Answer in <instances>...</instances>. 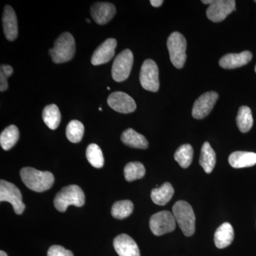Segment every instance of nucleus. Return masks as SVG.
Returning a JSON list of instances; mask_svg holds the SVG:
<instances>
[{
  "label": "nucleus",
  "mask_w": 256,
  "mask_h": 256,
  "mask_svg": "<svg viewBox=\"0 0 256 256\" xmlns=\"http://www.w3.org/2000/svg\"><path fill=\"white\" fill-rule=\"evenodd\" d=\"M215 0H202V2L205 4H212L214 2Z\"/></svg>",
  "instance_id": "nucleus-34"
},
{
  "label": "nucleus",
  "mask_w": 256,
  "mask_h": 256,
  "mask_svg": "<svg viewBox=\"0 0 256 256\" xmlns=\"http://www.w3.org/2000/svg\"><path fill=\"white\" fill-rule=\"evenodd\" d=\"M108 104L111 108L121 114H130L136 110V102L132 97L124 92H114L109 96Z\"/></svg>",
  "instance_id": "nucleus-12"
},
{
  "label": "nucleus",
  "mask_w": 256,
  "mask_h": 256,
  "mask_svg": "<svg viewBox=\"0 0 256 256\" xmlns=\"http://www.w3.org/2000/svg\"><path fill=\"white\" fill-rule=\"evenodd\" d=\"M42 118L50 129H57L60 126L62 119V114L58 106L55 104L46 106L42 112Z\"/></svg>",
  "instance_id": "nucleus-23"
},
{
  "label": "nucleus",
  "mask_w": 256,
  "mask_h": 256,
  "mask_svg": "<svg viewBox=\"0 0 256 256\" xmlns=\"http://www.w3.org/2000/svg\"><path fill=\"white\" fill-rule=\"evenodd\" d=\"M216 162V153L212 149L210 143L205 142L202 146L200 164L207 174H210L213 171Z\"/></svg>",
  "instance_id": "nucleus-22"
},
{
  "label": "nucleus",
  "mask_w": 256,
  "mask_h": 256,
  "mask_svg": "<svg viewBox=\"0 0 256 256\" xmlns=\"http://www.w3.org/2000/svg\"><path fill=\"white\" fill-rule=\"evenodd\" d=\"M235 10L234 0H217L207 8L206 16L214 22H220Z\"/></svg>",
  "instance_id": "nucleus-10"
},
{
  "label": "nucleus",
  "mask_w": 256,
  "mask_h": 256,
  "mask_svg": "<svg viewBox=\"0 0 256 256\" xmlns=\"http://www.w3.org/2000/svg\"><path fill=\"white\" fill-rule=\"evenodd\" d=\"M86 20L87 22L90 23V20L89 18H86Z\"/></svg>",
  "instance_id": "nucleus-36"
},
{
  "label": "nucleus",
  "mask_w": 256,
  "mask_h": 256,
  "mask_svg": "<svg viewBox=\"0 0 256 256\" xmlns=\"http://www.w3.org/2000/svg\"><path fill=\"white\" fill-rule=\"evenodd\" d=\"M218 98L216 92H206L202 94L194 104L192 116L195 119H203L212 112Z\"/></svg>",
  "instance_id": "nucleus-11"
},
{
  "label": "nucleus",
  "mask_w": 256,
  "mask_h": 256,
  "mask_svg": "<svg viewBox=\"0 0 256 256\" xmlns=\"http://www.w3.org/2000/svg\"><path fill=\"white\" fill-rule=\"evenodd\" d=\"M66 134L70 142H79L84 137V126L80 121L74 120L70 121L67 126Z\"/></svg>",
  "instance_id": "nucleus-30"
},
{
  "label": "nucleus",
  "mask_w": 256,
  "mask_h": 256,
  "mask_svg": "<svg viewBox=\"0 0 256 256\" xmlns=\"http://www.w3.org/2000/svg\"><path fill=\"white\" fill-rule=\"evenodd\" d=\"M252 58V53L249 50H245L239 54H228L220 58V65L225 69L239 68L248 64Z\"/></svg>",
  "instance_id": "nucleus-17"
},
{
  "label": "nucleus",
  "mask_w": 256,
  "mask_h": 256,
  "mask_svg": "<svg viewBox=\"0 0 256 256\" xmlns=\"http://www.w3.org/2000/svg\"><path fill=\"white\" fill-rule=\"evenodd\" d=\"M88 161L97 169H100L104 165V156L100 146L96 144H90L86 149Z\"/></svg>",
  "instance_id": "nucleus-29"
},
{
  "label": "nucleus",
  "mask_w": 256,
  "mask_h": 256,
  "mask_svg": "<svg viewBox=\"0 0 256 256\" xmlns=\"http://www.w3.org/2000/svg\"><path fill=\"white\" fill-rule=\"evenodd\" d=\"M20 138V131L14 124L5 128L0 134V144L2 148L8 151L12 148Z\"/></svg>",
  "instance_id": "nucleus-24"
},
{
  "label": "nucleus",
  "mask_w": 256,
  "mask_h": 256,
  "mask_svg": "<svg viewBox=\"0 0 256 256\" xmlns=\"http://www.w3.org/2000/svg\"><path fill=\"white\" fill-rule=\"evenodd\" d=\"M47 256H74V254L70 250H66L63 246L55 245L50 248Z\"/></svg>",
  "instance_id": "nucleus-32"
},
{
  "label": "nucleus",
  "mask_w": 256,
  "mask_h": 256,
  "mask_svg": "<svg viewBox=\"0 0 256 256\" xmlns=\"http://www.w3.org/2000/svg\"><path fill=\"white\" fill-rule=\"evenodd\" d=\"M133 62L132 52L124 50L119 54L114 60L112 66V77L116 82H122L129 77L132 70Z\"/></svg>",
  "instance_id": "nucleus-6"
},
{
  "label": "nucleus",
  "mask_w": 256,
  "mask_h": 256,
  "mask_svg": "<svg viewBox=\"0 0 256 256\" xmlns=\"http://www.w3.org/2000/svg\"><path fill=\"white\" fill-rule=\"evenodd\" d=\"M0 256H8V254L4 252H3V250H1V252H0Z\"/></svg>",
  "instance_id": "nucleus-35"
},
{
  "label": "nucleus",
  "mask_w": 256,
  "mask_h": 256,
  "mask_svg": "<svg viewBox=\"0 0 256 256\" xmlns=\"http://www.w3.org/2000/svg\"><path fill=\"white\" fill-rule=\"evenodd\" d=\"M150 228L152 234L158 236L171 233L176 228V220L171 212L162 210L152 216Z\"/></svg>",
  "instance_id": "nucleus-7"
},
{
  "label": "nucleus",
  "mask_w": 256,
  "mask_h": 256,
  "mask_svg": "<svg viewBox=\"0 0 256 256\" xmlns=\"http://www.w3.org/2000/svg\"><path fill=\"white\" fill-rule=\"evenodd\" d=\"M99 110L102 111V108H99Z\"/></svg>",
  "instance_id": "nucleus-38"
},
{
  "label": "nucleus",
  "mask_w": 256,
  "mask_h": 256,
  "mask_svg": "<svg viewBox=\"0 0 256 256\" xmlns=\"http://www.w3.org/2000/svg\"><path fill=\"white\" fill-rule=\"evenodd\" d=\"M3 30L8 41L12 42L18 36V23L16 13L10 5L4 6L2 16Z\"/></svg>",
  "instance_id": "nucleus-16"
},
{
  "label": "nucleus",
  "mask_w": 256,
  "mask_h": 256,
  "mask_svg": "<svg viewBox=\"0 0 256 256\" xmlns=\"http://www.w3.org/2000/svg\"><path fill=\"white\" fill-rule=\"evenodd\" d=\"M20 176L26 188L36 192L47 191L54 183V176L52 172L40 171L33 168H22Z\"/></svg>",
  "instance_id": "nucleus-1"
},
{
  "label": "nucleus",
  "mask_w": 256,
  "mask_h": 256,
  "mask_svg": "<svg viewBox=\"0 0 256 256\" xmlns=\"http://www.w3.org/2000/svg\"><path fill=\"white\" fill-rule=\"evenodd\" d=\"M174 188L170 182H165L159 188H153L151 192V198L156 204L164 206L172 198Z\"/></svg>",
  "instance_id": "nucleus-21"
},
{
  "label": "nucleus",
  "mask_w": 256,
  "mask_h": 256,
  "mask_svg": "<svg viewBox=\"0 0 256 256\" xmlns=\"http://www.w3.org/2000/svg\"><path fill=\"white\" fill-rule=\"evenodd\" d=\"M255 70H256V67H255Z\"/></svg>",
  "instance_id": "nucleus-39"
},
{
  "label": "nucleus",
  "mask_w": 256,
  "mask_h": 256,
  "mask_svg": "<svg viewBox=\"0 0 256 256\" xmlns=\"http://www.w3.org/2000/svg\"><path fill=\"white\" fill-rule=\"evenodd\" d=\"M121 140L126 146L138 149H146L149 146L146 137L132 128H128L122 132Z\"/></svg>",
  "instance_id": "nucleus-20"
},
{
  "label": "nucleus",
  "mask_w": 256,
  "mask_h": 256,
  "mask_svg": "<svg viewBox=\"0 0 256 256\" xmlns=\"http://www.w3.org/2000/svg\"><path fill=\"white\" fill-rule=\"evenodd\" d=\"M54 204L58 212H64L70 205L77 207L84 206L85 194L82 188L77 185H69L62 188L56 195Z\"/></svg>",
  "instance_id": "nucleus-3"
},
{
  "label": "nucleus",
  "mask_w": 256,
  "mask_h": 256,
  "mask_svg": "<svg viewBox=\"0 0 256 256\" xmlns=\"http://www.w3.org/2000/svg\"><path fill=\"white\" fill-rule=\"evenodd\" d=\"M14 70L10 65H1L0 67V90L5 92L8 88V78L12 75Z\"/></svg>",
  "instance_id": "nucleus-31"
},
{
  "label": "nucleus",
  "mask_w": 256,
  "mask_h": 256,
  "mask_svg": "<svg viewBox=\"0 0 256 256\" xmlns=\"http://www.w3.org/2000/svg\"><path fill=\"white\" fill-rule=\"evenodd\" d=\"M178 226L186 236H191L195 232V214L191 205L185 201H178L172 208Z\"/></svg>",
  "instance_id": "nucleus-4"
},
{
  "label": "nucleus",
  "mask_w": 256,
  "mask_h": 256,
  "mask_svg": "<svg viewBox=\"0 0 256 256\" xmlns=\"http://www.w3.org/2000/svg\"><path fill=\"white\" fill-rule=\"evenodd\" d=\"M140 82L143 88L152 92H158L160 88L159 69L154 60H144L140 73Z\"/></svg>",
  "instance_id": "nucleus-8"
},
{
  "label": "nucleus",
  "mask_w": 256,
  "mask_h": 256,
  "mask_svg": "<svg viewBox=\"0 0 256 256\" xmlns=\"http://www.w3.org/2000/svg\"><path fill=\"white\" fill-rule=\"evenodd\" d=\"M168 48L170 60L176 68H182L186 60V38L180 32H174L168 40Z\"/></svg>",
  "instance_id": "nucleus-5"
},
{
  "label": "nucleus",
  "mask_w": 256,
  "mask_h": 256,
  "mask_svg": "<svg viewBox=\"0 0 256 256\" xmlns=\"http://www.w3.org/2000/svg\"><path fill=\"white\" fill-rule=\"evenodd\" d=\"M114 246L119 256H140L137 244L127 234H120L116 237Z\"/></svg>",
  "instance_id": "nucleus-14"
},
{
  "label": "nucleus",
  "mask_w": 256,
  "mask_h": 256,
  "mask_svg": "<svg viewBox=\"0 0 256 256\" xmlns=\"http://www.w3.org/2000/svg\"><path fill=\"white\" fill-rule=\"evenodd\" d=\"M116 13V6L112 3L96 2L90 8L92 18L98 24L104 25L108 23Z\"/></svg>",
  "instance_id": "nucleus-15"
},
{
  "label": "nucleus",
  "mask_w": 256,
  "mask_h": 256,
  "mask_svg": "<svg viewBox=\"0 0 256 256\" xmlns=\"http://www.w3.org/2000/svg\"><path fill=\"white\" fill-rule=\"evenodd\" d=\"M144 165L138 162L128 163L124 169V176L126 181L132 182L142 178L146 174Z\"/></svg>",
  "instance_id": "nucleus-28"
},
{
  "label": "nucleus",
  "mask_w": 256,
  "mask_h": 256,
  "mask_svg": "<svg viewBox=\"0 0 256 256\" xmlns=\"http://www.w3.org/2000/svg\"><path fill=\"white\" fill-rule=\"evenodd\" d=\"M255 2H256V1H255Z\"/></svg>",
  "instance_id": "nucleus-40"
},
{
  "label": "nucleus",
  "mask_w": 256,
  "mask_h": 256,
  "mask_svg": "<svg viewBox=\"0 0 256 256\" xmlns=\"http://www.w3.org/2000/svg\"><path fill=\"white\" fill-rule=\"evenodd\" d=\"M193 148L190 144H182L174 153V160L184 169H186L192 164L193 160Z\"/></svg>",
  "instance_id": "nucleus-26"
},
{
  "label": "nucleus",
  "mask_w": 256,
  "mask_h": 256,
  "mask_svg": "<svg viewBox=\"0 0 256 256\" xmlns=\"http://www.w3.org/2000/svg\"><path fill=\"white\" fill-rule=\"evenodd\" d=\"M236 124L239 130L246 133L250 130L254 124L252 112L248 106H242L239 108L236 117Z\"/></svg>",
  "instance_id": "nucleus-25"
},
{
  "label": "nucleus",
  "mask_w": 256,
  "mask_h": 256,
  "mask_svg": "<svg viewBox=\"0 0 256 256\" xmlns=\"http://www.w3.org/2000/svg\"><path fill=\"white\" fill-rule=\"evenodd\" d=\"M117 44V41L114 38H110L106 40L94 52L92 58V65L99 66L110 62L114 56Z\"/></svg>",
  "instance_id": "nucleus-13"
},
{
  "label": "nucleus",
  "mask_w": 256,
  "mask_h": 256,
  "mask_svg": "<svg viewBox=\"0 0 256 256\" xmlns=\"http://www.w3.org/2000/svg\"><path fill=\"white\" fill-rule=\"evenodd\" d=\"M234 232L232 224L224 223L216 230L214 242L216 246L222 249L228 247L233 242Z\"/></svg>",
  "instance_id": "nucleus-19"
},
{
  "label": "nucleus",
  "mask_w": 256,
  "mask_h": 256,
  "mask_svg": "<svg viewBox=\"0 0 256 256\" xmlns=\"http://www.w3.org/2000/svg\"><path fill=\"white\" fill-rule=\"evenodd\" d=\"M0 202L11 204L16 214H22L25 210L20 190L12 183L5 180L0 181Z\"/></svg>",
  "instance_id": "nucleus-9"
},
{
  "label": "nucleus",
  "mask_w": 256,
  "mask_h": 256,
  "mask_svg": "<svg viewBox=\"0 0 256 256\" xmlns=\"http://www.w3.org/2000/svg\"><path fill=\"white\" fill-rule=\"evenodd\" d=\"M163 2H164V1H162V0H151L150 1L151 4L154 8H159L163 4Z\"/></svg>",
  "instance_id": "nucleus-33"
},
{
  "label": "nucleus",
  "mask_w": 256,
  "mask_h": 256,
  "mask_svg": "<svg viewBox=\"0 0 256 256\" xmlns=\"http://www.w3.org/2000/svg\"><path fill=\"white\" fill-rule=\"evenodd\" d=\"M134 205L130 200L116 202L111 208V214L117 220H124L132 213Z\"/></svg>",
  "instance_id": "nucleus-27"
},
{
  "label": "nucleus",
  "mask_w": 256,
  "mask_h": 256,
  "mask_svg": "<svg viewBox=\"0 0 256 256\" xmlns=\"http://www.w3.org/2000/svg\"><path fill=\"white\" fill-rule=\"evenodd\" d=\"M228 162L232 168L236 169L250 168L256 164V154L250 152H234L229 156Z\"/></svg>",
  "instance_id": "nucleus-18"
},
{
  "label": "nucleus",
  "mask_w": 256,
  "mask_h": 256,
  "mask_svg": "<svg viewBox=\"0 0 256 256\" xmlns=\"http://www.w3.org/2000/svg\"><path fill=\"white\" fill-rule=\"evenodd\" d=\"M107 88H108V90H110V87H108Z\"/></svg>",
  "instance_id": "nucleus-37"
},
{
  "label": "nucleus",
  "mask_w": 256,
  "mask_h": 256,
  "mask_svg": "<svg viewBox=\"0 0 256 256\" xmlns=\"http://www.w3.org/2000/svg\"><path fill=\"white\" fill-rule=\"evenodd\" d=\"M75 52L74 36L68 32H64L56 40L54 48L48 50V54L52 56L54 63L62 64L72 60Z\"/></svg>",
  "instance_id": "nucleus-2"
}]
</instances>
